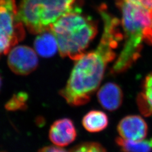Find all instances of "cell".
I'll return each mask as SVG.
<instances>
[{
    "instance_id": "ba28073f",
    "label": "cell",
    "mask_w": 152,
    "mask_h": 152,
    "mask_svg": "<svg viewBox=\"0 0 152 152\" xmlns=\"http://www.w3.org/2000/svg\"><path fill=\"white\" fill-rule=\"evenodd\" d=\"M77 131L73 121L67 118L55 121L51 126L49 138L59 147H66L76 140Z\"/></svg>"
},
{
    "instance_id": "4fadbf2b",
    "label": "cell",
    "mask_w": 152,
    "mask_h": 152,
    "mask_svg": "<svg viewBox=\"0 0 152 152\" xmlns=\"http://www.w3.org/2000/svg\"><path fill=\"white\" fill-rule=\"evenodd\" d=\"M115 142L122 152H152V138L132 141L119 137L115 139Z\"/></svg>"
},
{
    "instance_id": "277c9868",
    "label": "cell",
    "mask_w": 152,
    "mask_h": 152,
    "mask_svg": "<svg viewBox=\"0 0 152 152\" xmlns=\"http://www.w3.org/2000/svg\"><path fill=\"white\" fill-rule=\"evenodd\" d=\"M80 2L81 0H22L18 16L29 32L40 34L49 31L64 15L81 10Z\"/></svg>"
},
{
    "instance_id": "8992f818",
    "label": "cell",
    "mask_w": 152,
    "mask_h": 152,
    "mask_svg": "<svg viewBox=\"0 0 152 152\" xmlns=\"http://www.w3.org/2000/svg\"><path fill=\"white\" fill-rule=\"evenodd\" d=\"M7 64L16 75L26 76L37 68L38 57L35 51L28 46H15L9 51Z\"/></svg>"
},
{
    "instance_id": "5b68a950",
    "label": "cell",
    "mask_w": 152,
    "mask_h": 152,
    "mask_svg": "<svg viewBox=\"0 0 152 152\" xmlns=\"http://www.w3.org/2000/svg\"><path fill=\"white\" fill-rule=\"evenodd\" d=\"M18 9L15 0H0V56L8 53L25 37Z\"/></svg>"
},
{
    "instance_id": "8fae6325",
    "label": "cell",
    "mask_w": 152,
    "mask_h": 152,
    "mask_svg": "<svg viewBox=\"0 0 152 152\" xmlns=\"http://www.w3.org/2000/svg\"><path fill=\"white\" fill-rule=\"evenodd\" d=\"M34 48L37 53L42 57H51L58 49L56 38L50 31L41 33L34 41Z\"/></svg>"
},
{
    "instance_id": "30bf717a",
    "label": "cell",
    "mask_w": 152,
    "mask_h": 152,
    "mask_svg": "<svg viewBox=\"0 0 152 152\" xmlns=\"http://www.w3.org/2000/svg\"><path fill=\"white\" fill-rule=\"evenodd\" d=\"M82 124L88 132L96 133L107 128L109 124L108 117L102 111L92 110L85 115Z\"/></svg>"
},
{
    "instance_id": "2e32d148",
    "label": "cell",
    "mask_w": 152,
    "mask_h": 152,
    "mask_svg": "<svg viewBox=\"0 0 152 152\" xmlns=\"http://www.w3.org/2000/svg\"><path fill=\"white\" fill-rule=\"evenodd\" d=\"M136 5L140 6L152 13V0H129Z\"/></svg>"
},
{
    "instance_id": "5bb4252c",
    "label": "cell",
    "mask_w": 152,
    "mask_h": 152,
    "mask_svg": "<svg viewBox=\"0 0 152 152\" xmlns=\"http://www.w3.org/2000/svg\"><path fill=\"white\" fill-rule=\"evenodd\" d=\"M28 99V95L26 92L15 94L6 103V109L9 111L25 110L27 108Z\"/></svg>"
},
{
    "instance_id": "ac0fdd59",
    "label": "cell",
    "mask_w": 152,
    "mask_h": 152,
    "mask_svg": "<svg viewBox=\"0 0 152 152\" xmlns=\"http://www.w3.org/2000/svg\"><path fill=\"white\" fill-rule=\"evenodd\" d=\"M1 86H2V80H1V77H0V90L1 88Z\"/></svg>"
},
{
    "instance_id": "52a82bcc",
    "label": "cell",
    "mask_w": 152,
    "mask_h": 152,
    "mask_svg": "<svg viewBox=\"0 0 152 152\" xmlns=\"http://www.w3.org/2000/svg\"><path fill=\"white\" fill-rule=\"evenodd\" d=\"M148 130L147 122L137 115L126 116L117 126V131L121 137L128 140L137 141L145 139Z\"/></svg>"
},
{
    "instance_id": "6da1fadb",
    "label": "cell",
    "mask_w": 152,
    "mask_h": 152,
    "mask_svg": "<svg viewBox=\"0 0 152 152\" xmlns=\"http://www.w3.org/2000/svg\"><path fill=\"white\" fill-rule=\"evenodd\" d=\"M99 11L104 28L98 47L77 60L65 87L59 92L71 106H81L90 100L100 86L107 65L115 58V49L123 38L119 20L109 12L105 6H101Z\"/></svg>"
},
{
    "instance_id": "9a60e30c",
    "label": "cell",
    "mask_w": 152,
    "mask_h": 152,
    "mask_svg": "<svg viewBox=\"0 0 152 152\" xmlns=\"http://www.w3.org/2000/svg\"><path fill=\"white\" fill-rule=\"evenodd\" d=\"M70 152H107L100 144L94 142H85L80 144L71 150Z\"/></svg>"
},
{
    "instance_id": "9c48e42d",
    "label": "cell",
    "mask_w": 152,
    "mask_h": 152,
    "mask_svg": "<svg viewBox=\"0 0 152 152\" xmlns=\"http://www.w3.org/2000/svg\"><path fill=\"white\" fill-rule=\"evenodd\" d=\"M98 100L103 108L114 111L122 105L124 94L121 88L116 83L109 82L104 85L97 94Z\"/></svg>"
},
{
    "instance_id": "7a4b0ae2",
    "label": "cell",
    "mask_w": 152,
    "mask_h": 152,
    "mask_svg": "<svg viewBox=\"0 0 152 152\" xmlns=\"http://www.w3.org/2000/svg\"><path fill=\"white\" fill-rule=\"evenodd\" d=\"M122 12L125 44L111 73L130 68L140 56L142 42L152 45V13L129 0H116Z\"/></svg>"
},
{
    "instance_id": "3957f363",
    "label": "cell",
    "mask_w": 152,
    "mask_h": 152,
    "mask_svg": "<svg viewBox=\"0 0 152 152\" xmlns=\"http://www.w3.org/2000/svg\"><path fill=\"white\" fill-rule=\"evenodd\" d=\"M54 35L62 57L77 61L97 33V26L91 18L81 14V10L61 16L50 28Z\"/></svg>"
},
{
    "instance_id": "7c38bea8",
    "label": "cell",
    "mask_w": 152,
    "mask_h": 152,
    "mask_svg": "<svg viewBox=\"0 0 152 152\" xmlns=\"http://www.w3.org/2000/svg\"><path fill=\"white\" fill-rule=\"evenodd\" d=\"M138 108L145 116L152 114V72L146 77L141 92L137 98Z\"/></svg>"
},
{
    "instance_id": "e0dca14e",
    "label": "cell",
    "mask_w": 152,
    "mask_h": 152,
    "mask_svg": "<svg viewBox=\"0 0 152 152\" xmlns=\"http://www.w3.org/2000/svg\"><path fill=\"white\" fill-rule=\"evenodd\" d=\"M37 152H68L60 147L49 146L45 147L39 149Z\"/></svg>"
}]
</instances>
